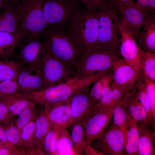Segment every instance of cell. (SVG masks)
I'll list each match as a JSON object with an SVG mask.
<instances>
[{"label":"cell","instance_id":"obj_1","mask_svg":"<svg viewBox=\"0 0 155 155\" xmlns=\"http://www.w3.org/2000/svg\"><path fill=\"white\" fill-rule=\"evenodd\" d=\"M46 49L69 69L76 71L85 51L68 29L49 26L41 34Z\"/></svg>","mask_w":155,"mask_h":155},{"label":"cell","instance_id":"obj_2","mask_svg":"<svg viewBox=\"0 0 155 155\" xmlns=\"http://www.w3.org/2000/svg\"><path fill=\"white\" fill-rule=\"evenodd\" d=\"M105 74L79 77L56 86L29 93L22 94L24 98L29 100L44 107L67 100L75 94L86 89Z\"/></svg>","mask_w":155,"mask_h":155},{"label":"cell","instance_id":"obj_3","mask_svg":"<svg viewBox=\"0 0 155 155\" xmlns=\"http://www.w3.org/2000/svg\"><path fill=\"white\" fill-rule=\"evenodd\" d=\"M98 10L84 7L72 18L67 28L76 39L85 52L92 49L98 39Z\"/></svg>","mask_w":155,"mask_h":155},{"label":"cell","instance_id":"obj_4","mask_svg":"<svg viewBox=\"0 0 155 155\" xmlns=\"http://www.w3.org/2000/svg\"><path fill=\"white\" fill-rule=\"evenodd\" d=\"M43 0H22L18 4L20 14L18 33L22 40L30 36H41L47 26L43 9Z\"/></svg>","mask_w":155,"mask_h":155},{"label":"cell","instance_id":"obj_5","mask_svg":"<svg viewBox=\"0 0 155 155\" xmlns=\"http://www.w3.org/2000/svg\"><path fill=\"white\" fill-rule=\"evenodd\" d=\"M122 58L120 52L101 49L96 46L85 52L77 67V76H91L112 71L115 62Z\"/></svg>","mask_w":155,"mask_h":155},{"label":"cell","instance_id":"obj_6","mask_svg":"<svg viewBox=\"0 0 155 155\" xmlns=\"http://www.w3.org/2000/svg\"><path fill=\"white\" fill-rule=\"evenodd\" d=\"M120 20L118 10L107 5L98 11V36L95 46L105 50L120 52V38L117 27Z\"/></svg>","mask_w":155,"mask_h":155},{"label":"cell","instance_id":"obj_7","mask_svg":"<svg viewBox=\"0 0 155 155\" xmlns=\"http://www.w3.org/2000/svg\"><path fill=\"white\" fill-rule=\"evenodd\" d=\"M83 7L78 0H43L47 26L67 29L72 18Z\"/></svg>","mask_w":155,"mask_h":155},{"label":"cell","instance_id":"obj_8","mask_svg":"<svg viewBox=\"0 0 155 155\" xmlns=\"http://www.w3.org/2000/svg\"><path fill=\"white\" fill-rule=\"evenodd\" d=\"M39 71L44 89L66 82L77 76L76 71L68 68L46 49Z\"/></svg>","mask_w":155,"mask_h":155},{"label":"cell","instance_id":"obj_9","mask_svg":"<svg viewBox=\"0 0 155 155\" xmlns=\"http://www.w3.org/2000/svg\"><path fill=\"white\" fill-rule=\"evenodd\" d=\"M91 144L104 155H126L123 131L112 123Z\"/></svg>","mask_w":155,"mask_h":155},{"label":"cell","instance_id":"obj_10","mask_svg":"<svg viewBox=\"0 0 155 155\" xmlns=\"http://www.w3.org/2000/svg\"><path fill=\"white\" fill-rule=\"evenodd\" d=\"M39 37L30 36L22 40L18 47L19 52L15 57L16 60L38 71L46 50L45 41L40 40Z\"/></svg>","mask_w":155,"mask_h":155},{"label":"cell","instance_id":"obj_11","mask_svg":"<svg viewBox=\"0 0 155 155\" xmlns=\"http://www.w3.org/2000/svg\"><path fill=\"white\" fill-rule=\"evenodd\" d=\"M117 27L121 35L120 52L122 58L140 72L143 51L120 19L117 23Z\"/></svg>","mask_w":155,"mask_h":155},{"label":"cell","instance_id":"obj_12","mask_svg":"<svg viewBox=\"0 0 155 155\" xmlns=\"http://www.w3.org/2000/svg\"><path fill=\"white\" fill-rule=\"evenodd\" d=\"M95 104L90 96L89 88L74 94L71 101V118L68 127L78 122H86L95 112Z\"/></svg>","mask_w":155,"mask_h":155},{"label":"cell","instance_id":"obj_13","mask_svg":"<svg viewBox=\"0 0 155 155\" xmlns=\"http://www.w3.org/2000/svg\"><path fill=\"white\" fill-rule=\"evenodd\" d=\"M113 108L98 109L86 123L85 139L91 144L106 129L113 118Z\"/></svg>","mask_w":155,"mask_h":155},{"label":"cell","instance_id":"obj_14","mask_svg":"<svg viewBox=\"0 0 155 155\" xmlns=\"http://www.w3.org/2000/svg\"><path fill=\"white\" fill-rule=\"evenodd\" d=\"M73 96L66 100L43 107L51 127L60 130L68 127L71 118V103Z\"/></svg>","mask_w":155,"mask_h":155},{"label":"cell","instance_id":"obj_15","mask_svg":"<svg viewBox=\"0 0 155 155\" xmlns=\"http://www.w3.org/2000/svg\"><path fill=\"white\" fill-rule=\"evenodd\" d=\"M17 91L26 94L44 89L42 79L37 69L24 65L19 72L16 78Z\"/></svg>","mask_w":155,"mask_h":155},{"label":"cell","instance_id":"obj_16","mask_svg":"<svg viewBox=\"0 0 155 155\" xmlns=\"http://www.w3.org/2000/svg\"><path fill=\"white\" fill-rule=\"evenodd\" d=\"M140 72L121 58L115 62L112 69L113 83L119 86L134 88Z\"/></svg>","mask_w":155,"mask_h":155},{"label":"cell","instance_id":"obj_17","mask_svg":"<svg viewBox=\"0 0 155 155\" xmlns=\"http://www.w3.org/2000/svg\"><path fill=\"white\" fill-rule=\"evenodd\" d=\"M133 4L118 11L120 20L135 39L141 31L145 21L150 13H145L138 10L133 6Z\"/></svg>","mask_w":155,"mask_h":155},{"label":"cell","instance_id":"obj_18","mask_svg":"<svg viewBox=\"0 0 155 155\" xmlns=\"http://www.w3.org/2000/svg\"><path fill=\"white\" fill-rule=\"evenodd\" d=\"M122 102L128 114L129 121L144 123L149 125L146 111L139 100L135 86L127 94Z\"/></svg>","mask_w":155,"mask_h":155},{"label":"cell","instance_id":"obj_19","mask_svg":"<svg viewBox=\"0 0 155 155\" xmlns=\"http://www.w3.org/2000/svg\"><path fill=\"white\" fill-rule=\"evenodd\" d=\"M18 4L4 3L0 7V32L18 33L20 14Z\"/></svg>","mask_w":155,"mask_h":155},{"label":"cell","instance_id":"obj_20","mask_svg":"<svg viewBox=\"0 0 155 155\" xmlns=\"http://www.w3.org/2000/svg\"><path fill=\"white\" fill-rule=\"evenodd\" d=\"M142 32L135 39L143 51L155 53V14L150 13L143 25Z\"/></svg>","mask_w":155,"mask_h":155},{"label":"cell","instance_id":"obj_21","mask_svg":"<svg viewBox=\"0 0 155 155\" xmlns=\"http://www.w3.org/2000/svg\"><path fill=\"white\" fill-rule=\"evenodd\" d=\"M140 134L138 155H154L155 131L149 125L136 123Z\"/></svg>","mask_w":155,"mask_h":155},{"label":"cell","instance_id":"obj_22","mask_svg":"<svg viewBox=\"0 0 155 155\" xmlns=\"http://www.w3.org/2000/svg\"><path fill=\"white\" fill-rule=\"evenodd\" d=\"M134 88L119 86L113 83L108 92L99 101L95 103L94 111L99 109L114 108L124 99L129 92Z\"/></svg>","mask_w":155,"mask_h":155},{"label":"cell","instance_id":"obj_23","mask_svg":"<svg viewBox=\"0 0 155 155\" xmlns=\"http://www.w3.org/2000/svg\"><path fill=\"white\" fill-rule=\"evenodd\" d=\"M22 40L18 33L0 32V59H9Z\"/></svg>","mask_w":155,"mask_h":155},{"label":"cell","instance_id":"obj_24","mask_svg":"<svg viewBox=\"0 0 155 155\" xmlns=\"http://www.w3.org/2000/svg\"><path fill=\"white\" fill-rule=\"evenodd\" d=\"M90 90V96L96 103L99 101L110 90L113 84L112 71L95 81Z\"/></svg>","mask_w":155,"mask_h":155},{"label":"cell","instance_id":"obj_25","mask_svg":"<svg viewBox=\"0 0 155 155\" xmlns=\"http://www.w3.org/2000/svg\"><path fill=\"white\" fill-rule=\"evenodd\" d=\"M35 122L34 147L39 148L42 150L44 138L51 127L43 107L36 119Z\"/></svg>","mask_w":155,"mask_h":155},{"label":"cell","instance_id":"obj_26","mask_svg":"<svg viewBox=\"0 0 155 155\" xmlns=\"http://www.w3.org/2000/svg\"><path fill=\"white\" fill-rule=\"evenodd\" d=\"M144 75L141 70L135 87L139 100L146 113L150 127L155 131V121L154 120L147 97L146 87L144 81Z\"/></svg>","mask_w":155,"mask_h":155},{"label":"cell","instance_id":"obj_27","mask_svg":"<svg viewBox=\"0 0 155 155\" xmlns=\"http://www.w3.org/2000/svg\"><path fill=\"white\" fill-rule=\"evenodd\" d=\"M7 107L11 119L18 115L25 108L34 104L32 101L20 97L17 93L0 100Z\"/></svg>","mask_w":155,"mask_h":155},{"label":"cell","instance_id":"obj_28","mask_svg":"<svg viewBox=\"0 0 155 155\" xmlns=\"http://www.w3.org/2000/svg\"><path fill=\"white\" fill-rule=\"evenodd\" d=\"M139 139V132L137 123L129 121L125 144L126 154L138 155Z\"/></svg>","mask_w":155,"mask_h":155},{"label":"cell","instance_id":"obj_29","mask_svg":"<svg viewBox=\"0 0 155 155\" xmlns=\"http://www.w3.org/2000/svg\"><path fill=\"white\" fill-rule=\"evenodd\" d=\"M24 65L16 60L0 59V83L16 78L19 72Z\"/></svg>","mask_w":155,"mask_h":155},{"label":"cell","instance_id":"obj_30","mask_svg":"<svg viewBox=\"0 0 155 155\" xmlns=\"http://www.w3.org/2000/svg\"><path fill=\"white\" fill-rule=\"evenodd\" d=\"M86 123L78 122L69 126L71 127V138L78 155H84L88 145L85 139V128Z\"/></svg>","mask_w":155,"mask_h":155},{"label":"cell","instance_id":"obj_31","mask_svg":"<svg viewBox=\"0 0 155 155\" xmlns=\"http://www.w3.org/2000/svg\"><path fill=\"white\" fill-rule=\"evenodd\" d=\"M56 155H77L71 135L66 128L60 131L56 142Z\"/></svg>","mask_w":155,"mask_h":155},{"label":"cell","instance_id":"obj_32","mask_svg":"<svg viewBox=\"0 0 155 155\" xmlns=\"http://www.w3.org/2000/svg\"><path fill=\"white\" fill-rule=\"evenodd\" d=\"M12 119L5 121L1 126L9 143L18 150L25 152L21 143L20 132L16 126V121Z\"/></svg>","mask_w":155,"mask_h":155},{"label":"cell","instance_id":"obj_33","mask_svg":"<svg viewBox=\"0 0 155 155\" xmlns=\"http://www.w3.org/2000/svg\"><path fill=\"white\" fill-rule=\"evenodd\" d=\"M35 126V120L32 121L24 127L20 133L21 143L27 155L34 147Z\"/></svg>","mask_w":155,"mask_h":155},{"label":"cell","instance_id":"obj_34","mask_svg":"<svg viewBox=\"0 0 155 155\" xmlns=\"http://www.w3.org/2000/svg\"><path fill=\"white\" fill-rule=\"evenodd\" d=\"M141 70L145 77L155 82V53L143 51L141 59Z\"/></svg>","mask_w":155,"mask_h":155},{"label":"cell","instance_id":"obj_35","mask_svg":"<svg viewBox=\"0 0 155 155\" xmlns=\"http://www.w3.org/2000/svg\"><path fill=\"white\" fill-rule=\"evenodd\" d=\"M122 100L113 108V123L123 131L125 135V142L127 125L129 119L127 112L123 105Z\"/></svg>","mask_w":155,"mask_h":155},{"label":"cell","instance_id":"obj_36","mask_svg":"<svg viewBox=\"0 0 155 155\" xmlns=\"http://www.w3.org/2000/svg\"><path fill=\"white\" fill-rule=\"evenodd\" d=\"M36 104L24 109L18 115L16 120V125L20 133L24 127L30 121L35 120L39 113L36 107Z\"/></svg>","mask_w":155,"mask_h":155},{"label":"cell","instance_id":"obj_37","mask_svg":"<svg viewBox=\"0 0 155 155\" xmlns=\"http://www.w3.org/2000/svg\"><path fill=\"white\" fill-rule=\"evenodd\" d=\"M60 131L51 127L46 135L42 148L44 155H56V144Z\"/></svg>","mask_w":155,"mask_h":155},{"label":"cell","instance_id":"obj_38","mask_svg":"<svg viewBox=\"0 0 155 155\" xmlns=\"http://www.w3.org/2000/svg\"><path fill=\"white\" fill-rule=\"evenodd\" d=\"M16 78L3 82L0 83V100L17 93Z\"/></svg>","mask_w":155,"mask_h":155},{"label":"cell","instance_id":"obj_39","mask_svg":"<svg viewBox=\"0 0 155 155\" xmlns=\"http://www.w3.org/2000/svg\"><path fill=\"white\" fill-rule=\"evenodd\" d=\"M144 81L152 114L155 121V82L146 78L144 75Z\"/></svg>","mask_w":155,"mask_h":155},{"label":"cell","instance_id":"obj_40","mask_svg":"<svg viewBox=\"0 0 155 155\" xmlns=\"http://www.w3.org/2000/svg\"><path fill=\"white\" fill-rule=\"evenodd\" d=\"M86 9L98 10L107 5V0H78Z\"/></svg>","mask_w":155,"mask_h":155},{"label":"cell","instance_id":"obj_41","mask_svg":"<svg viewBox=\"0 0 155 155\" xmlns=\"http://www.w3.org/2000/svg\"><path fill=\"white\" fill-rule=\"evenodd\" d=\"M133 0H109L107 6L118 10L133 5Z\"/></svg>","mask_w":155,"mask_h":155},{"label":"cell","instance_id":"obj_42","mask_svg":"<svg viewBox=\"0 0 155 155\" xmlns=\"http://www.w3.org/2000/svg\"><path fill=\"white\" fill-rule=\"evenodd\" d=\"M11 119L7 106L0 101V125L1 126L5 121Z\"/></svg>","mask_w":155,"mask_h":155},{"label":"cell","instance_id":"obj_43","mask_svg":"<svg viewBox=\"0 0 155 155\" xmlns=\"http://www.w3.org/2000/svg\"><path fill=\"white\" fill-rule=\"evenodd\" d=\"M148 0H136L133 6L138 10L145 13H149L148 11Z\"/></svg>","mask_w":155,"mask_h":155},{"label":"cell","instance_id":"obj_44","mask_svg":"<svg viewBox=\"0 0 155 155\" xmlns=\"http://www.w3.org/2000/svg\"><path fill=\"white\" fill-rule=\"evenodd\" d=\"M26 153L19 150H12L5 147L0 148V155H26Z\"/></svg>","mask_w":155,"mask_h":155},{"label":"cell","instance_id":"obj_45","mask_svg":"<svg viewBox=\"0 0 155 155\" xmlns=\"http://www.w3.org/2000/svg\"><path fill=\"white\" fill-rule=\"evenodd\" d=\"M0 140L5 144L7 148L12 150H18L15 146L9 143L7 140L4 131L1 125H0Z\"/></svg>","mask_w":155,"mask_h":155},{"label":"cell","instance_id":"obj_46","mask_svg":"<svg viewBox=\"0 0 155 155\" xmlns=\"http://www.w3.org/2000/svg\"><path fill=\"white\" fill-rule=\"evenodd\" d=\"M84 154L85 155H104L102 152L93 148L90 144L86 146Z\"/></svg>","mask_w":155,"mask_h":155},{"label":"cell","instance_id":"obj_47","mask_svg":"<svg viewBox=\"0 0 155 155\" xmlns=\"http://www.w3.org/2000/svg\"><path fill=\"white\" fill-rule=\"evenodd\" d=\"M148 5L149 13H154L155 9V0H148Z\"/></svg>","mask_w":155,"mask_h":155},{"label":"cell","instance_id":"obj_48","mask_svg":"<svg viewBox=\"0 0 155 155\" xmlns=\"http://www.w3.org/2000/svg\"><path fill=\"white\" fill-rule=\"evenodd\" d=\"M28 155H44L40 148L34 147L30 152Z\"/></svg>","mask_w":155,"mask_h":155},{"label":"cell","instance_id":"obj_49","mask_svg":"<svg viewBox=\"0 0 155 155\" xmlns=\"http://www.w3.org/2000/svg\"><path fill=\"white\" fill-rule=\"evenodd\" d=\"M22 0H3L4 4L16 5L18 4Z\"/></svg>","mask_w":155,"mask_h":155},{"label":"cell","instance_id":"obj_50","mask_svg":"<svg viewBox=\"0 0 155 155\" xmlns=\"http://www.w3.org/2000/svg\"><path fill=\"white\" fill-rule=\"evenodd\" d=\"M1 147L7 148L6 147L5 144L2 141L0 140V148Z\"/></svg>","mask_w":155,"mask_h":155},{"label":"cell","instance_id":"obj_51","mask_svg":"<svg viewBox=\"0 0 155 155\" xmlns=\"http://www.w3.org/2000/svg\"><path fill=\"white\" fill-rule=\"evenodd\" d=\"M4 4L3 0H0V7Z\"/></svg>","mask_w":155,"mask_h":155}]
</instances>
